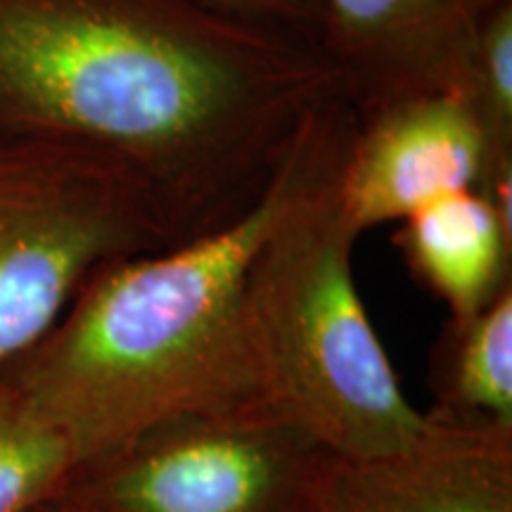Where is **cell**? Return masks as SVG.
I'll list each match as a JSON object with an SVG mask.
<instances>
[{"label": "cell", "instance_id": "obj_3", "mask_svg": "<svg viewBox=\"0 0 512 512\" xmlns=\"http://www.w3.org/2000/svg\"><path fill=\"white\" fill-rule=\"evenodd\" d=\"M344 157L268 235L247 278L245 323L268 406L339 460L363 463L411 446L427 413L401 392L358 294V235L337 200Z\"/></svg>", "mask_w": 512, "mask_h": 512}, {"label": "cell", "instance_id": "obj_10", "mask_svg": "<svg viewBox=\"0 0 512 512\" xmlns=\"http://www.w3.org/2000/svg\"><path fill=\"white\" fill-rule=\"evenodd\" d=\"M432 389V411L512 430V290L477 316L448 320L432 351Z\"/></svg>", "mask_w": 512, "mask_h": 512}, {"label": "cell", "instance_id": "obj_1", "mask_svg": "<svg viewBox=\"0 0 512 512\" xmlns=\"http://www.w3.org/2000/svg\"><path fill=\"white\" fill-rule=\"evenodd\" d=\"M335 95L309 38L200 0H0V138L117 157L174 245L240 219Z\"/></svg>", "mask_w": 512, "mask_h": 512}, {"label": "cell", "instance_id": "obj_13", "mask_svg": "<svg viewBox=\"0 0 512 512\" xmlns=\"http://www.w3.org/2000/svg\"><path fill=\"white\" fill-rule=\"evenodd\" d=\"M31 512H72V510H67V508H64V505H60L57 501H50V503L41 505V508H36V510H31Z\"/></svg>", "mask_w": 512, "mask_h": 512}, {"label": "cell", "instance_id": "obj_6", "mask_svg": "<svg viewBox=\"0 0 512 512\" xmlns=\"http://www.w3.org/2000/svg\"><path fill=\"white\" fill-rule=\"evenodd\" d=\"M489 169L484 131L465 93L411 95L356 121L337 178L339 209L361 235L448 192H477Z\"/></svg>", "mask_w": 512, "mask_h": 512}, {"label": "cell", "instance_id": "obj_2", "mask_svg": "<svg viewBox=\"0 0 512 512\" xmlns=\"http://www.w3.org/2000/svg\"><path fill=\"white\" fill-rule=\"evenodd\" d=\"M354 131L347 100L318 105L240 219L98 268L0 384L60 425L86 463L166 422L266 403L245 323L249 271L292 202L347 155Z\"/></svg>", "mask_w": 512, "mask_h": 512}, {"label": "cell", "instance_id": "obj_5", "mask_svg": "<svg viewBox=\"0 0 512 512\" xmlns=\"http://www.w3.org/2000/svg\"><path fill=\"white\" fill-rule=\"evenodd\" d=\"M342 460L268 403L190 415L91 460L72 512H342Z\"/></svg>", "mask_w": 512, "mask_h": 512}, {"label": "cell", "instance_id": "obj_4", "mask_svg": "<svg viewBox=\"0 0 512 512\" xmlns=\"http://www.w3.org/2000/svg\"><path fill=\"white\" fill-rule=\"evenodd\" d=\"M176 247L147 185L62 138H0V375L110 261Z\"/></svg>", "mask_w": 512, "mask_h": 512}, {"label": "cell", "instance_id": "obj_9", "mask_svg": "<svg viewBox=\"0 0 512 512\" xmlns=\"http://www.w3.org/2000/svg\"><path fill=\"white\" fill-rule=\"evenodd\" d=\"M415 283L467 320L512 290V223L475 190L448 192L399 221L394 233Z\"/></svg>", "mask_w": 512, "mask_h": 512}, {"label": "cell", "instance_id": "obj_11", "mask_svg": "<svg viewBox=\"0 0 512 512\" xmlns=\"http://www.w3.org/2000/svg\"><path fill=\"white\" fill-rule=\"evenodd\" d=\"M86 465L76 441L0 384V512H31L55 501Z\"/></svg>", "mask_w": 512, "mask_h": 512}, {"label": "cell", "instance_id": "obj_12", "mask_svg": "<svg viewBox=\"0 0 512 512\" xmlns=\"http://www.w3.org/2000/svg\"><path fill=\"white\" fill-rule=\"evenodd\" d=\"M228 15L252 19L297 34L316 43L320 27V0H200Z\"/></svg>", "mask_w": 512, "mask_h": 512}, {"label": "cell", "instance_id": "obj_8", "mask_svg": "<svg viewBox=\"0 0 512 512\" xmlns=\"http://www.w3.org/2000/svg\"><path fill=\"white\" fill-rule=\"evenodd\" d=\"M342 512H512V430L427 413L411 446L339 472Z\"/></svg>", "mask_w": 512, "mask_h": 512}, {"label": "cell", "instance_id": "obj_7", "mask_svg": "<svg viewBox=\"0 0 512 512\" xmlns=\"http://www.w3.org/2000/svg\"><path fill=\"white\" fill-rule=\"evenodd\" d=\"M503 0H320L316 46L356 119L470 83L484 19Z\"/></svg>", "mask_w": 512, "mask_h": 512}]
</instances>
